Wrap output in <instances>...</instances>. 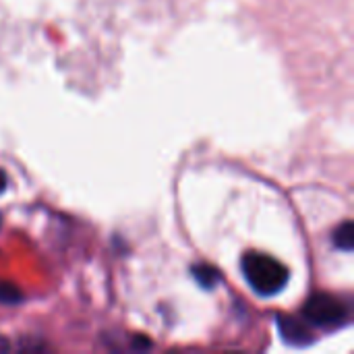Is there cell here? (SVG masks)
Segmentation results:
<instances>
[{
  "mask_svg": "<svg viewBox=\"0 0 354 354\" xmlns=\"http://www.w3.org/2000/svg\"><path fill=\"white\" fill-rule=\"evenodd\" d=\"M241 266L245 280L259 297H274L282 292L290 278L288 268L266 253H247Z\"/></svg>",
  "mask_w": 354,
  "mask_h": 354,
  "instance_id": "obj_1",
  "label": "cell"
},
{
  "mask_svg": "<svg viewBox=\"0 0 354 354\" xmlns=\"http://www.w3.org/2000/svg\"><path fill=\"white\" fill-rule=\"evenodd\" d=\"M303 317L309 326L324 328V330H338L348 324L351 311L340 299L326 292H317L305 301Z\"/></svg>",
  "mask_w": 354,
  "mask_h": 354,
  "instance_id": "obj_2",
  "label": "cell"
},
{
  "mask_svg": "<svg viewBox=\"0 0 354 354\" xmlns=\"http://www.w3.org/2000/svg\"><path fill=\"white\" fill-rule=\"evenodd\" d=\"M278 330H280L282 340L288 342L290 346H309L313 342V334H311L307 322L278 315Z\"/></svg>",
  "mask_w": 354,
  "mask_h": 354,
  "instance_id": "obj_3",
  "label": "cell"
},
{
  "mask_svg": "<svg viewBox=\"0 0 354 354\" xmlns=\"http://www.w3.org/2000/svg\"><path fill=\"white\" fill-rule=\"evenodd\" d=\"M191 272H193V278L197 280V284H199L201 288H205V290H212V288L220 282L218 270L212 268V266H207V263H197V266H193Z\"/></svg>",
  "mask_w": 354,
  "mask_h": 354,
  "instance_id": "obj_4",
  "label": "cell"
},
{
  "mask_svg": "<svg viewBox=\"0 0 354 354\" xmlns=\"http://www.w3.org/2000/svg\"><path fill=\"white\" fill-rule=\"evenodd\" d=\"M334 245L340 249V251H353V245H354V226L351 220H346L344 224H340L336 230H334Z\"/></svg>",
  "mask_w": 354,
  "mask_h": 354,
  "instance_id": "obj_5",
  "label": "cell"
},
{
  "mask_svg": "<svg viewBox=\"0 0 354 354\" xmlns=\"http://www.w3.org/2000/svg\"><path fill=\"white\" fill-rule=\"evenodd\" d=\"M19 299H21V295L12 286H0V301L2 303H17Z\"/></svg>",
  "mask_w": 354,
  "mask_h": 354,
  "instance_id": "obj_6",
  "label": "cell"
},
{
  "mask_svg": "<svg viewBox=\"0 0 354 354\" xmlns=\"http://www.w3.org/2000/svg\"><path fill=\"white\" fill-rule=\"evenodd\" d=\"M4 189H6V174H4V170L0 168V195L4 193Z\"/></svg>",
  "mask_w": 354,
  "mask_h": 354,
  "instance_id": "obj_7",
  "label": "cell"
},
{
  "mask_svg": "<svg viewBox=\"0 0 354 354\" xmlns=\"http://www.w3.org/2000/svg\"><path fill=\"white\" fill-rule=\"evenodd\" d=\"M8 351V342L4 338H0V353H6Z\"/></svg>",
  "mask_w": 354,
  "mask_h": 354,
  "instance_id": "obj_8",
  "label": "cell"
}]
</instances>
